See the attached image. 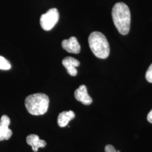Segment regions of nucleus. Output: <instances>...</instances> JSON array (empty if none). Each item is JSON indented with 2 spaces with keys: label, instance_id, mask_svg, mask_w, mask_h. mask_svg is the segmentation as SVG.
Instances as JSON below:
<instances>
[{
  "label": "nucleus",
  "instance_id": "nucleus-1",
  "mask_svg": "<svg viewBox=\"0 0 152 152\" xmlns=\"http://www.w3.org/2000/svg\"><path fill=\"white\" fill-rule=\"evenodd\" d=\"M112 15L114 26L122 35H126L130 31L131 13L128 6L124 2H118L114 5Z\"/></svg>",
  "mask_w": 152,
  "mask_h": 152
},
{
  "label": "nucleus",
  "instance_id": "nucleus-2",
  "mask_svg": "<svg viewBox=\"0 0 152 152\" xmlns=\"http://www.w3.org/2000/svg\"><path fill=\"white\" fill-rule=\"evenodd\" d=\"M49 97L43 93L30 95L25 100V106L28 113L33 115L45 114L49 108Z\"/></svg>",
  "mask_w": 152,
  "mask_h": 152
},
{
  "label": "nucleus",
  "instance_id": "nucleus-3",
  "mask_svg": "<svg viewBox=\"0 0 152 152\" xmlns=\"http://www.w3.org/2000/svg\"><path fill=\"white\" fill-rule=\"evenodd\" d=\"M88 45L92 53L100 59H106L110 53L109 44L103 33L93 32L88 37Z\"/></svg>",
  "mask_w": 152,
  "mask_h": 152
},
{
  "label": "nucleus",
  "instance_id": "nucleus-4",
  "mask_svg": "<svg viewBox=\"0 0 152 152\" xmlns=\"http://www.w3.org/2000/svg\"><path fill=\"white\" fill-rule=\"evenodd\" d=\"M59 19V14L56 8L49 10L40 18V24L45 31H50L55 26Z\"/></svg>",
  "mask_w": 152,
  "mask_h": 152
},
{
  "label": "nucleus",
  "instance_id": "nucleus-5",
  "mask_svg": "<svg viewBox=\"0 0 152 152\" xmlns=\"http://www.w3.org/2000/svg\"><path fill=\"white\" fill-rule=\"evenodd\" d=\"M10 124V118L6 115H3L0 120V141L9 140L12 136V132L9 128Z\"/></svg>",
  "mask_w": 152,
  "mask_h": 152
},
{
  "label": "nucleus",
  "instance_id": "nucleus-6",
  "mask_svg": "<svg viewBox=\"0 0 152 152\" xmlns=\"http://www.w3.org/2000/svg\"><path fill=\"white\" fill-rule=\"evenodd\" d=\"M62 48L67 52L73 54H78L81 51V46L75 37H71L64 39L61 42Z\"/></svg>",
  "mask_w": 152,
  "mask_h": 152
},
{
  "label": "nucleus",
  "instance_id": "nucleus-7",
  "mask_svg": "<svg viewBox=\"0 0 152 152\" xmlns=\"http://www.w3.org/2000/svg\"><path fill=\"white\" fill-rule=\"evenodd\" d=\"M76 100L83 104L88 105L92 103V99L87 92V87L82 85L78 87L74 93Z\"/></svg>",
  "mask_w": 152,
  "mask_h": 152
},
{
  "label": "nucleus",
  "instance_id": "nucleus-8",
  "mask_svg": "<svg viewBox=\"0 0 152 152\" xmlns=\"http://www.w3.org/2000/svg\"><path fill=\"white\" fill-rule=\"evenodd\" d=\"M62 64L65 67L67 72L72 76H76L77 74V70L76 67L78 66L80 63L75 58L67 56L62 61Z\"/></svg>",
  "mask_w": 152,
  "mask_h": 152
},
{
  "label": "nucleus",
  "instance_id": "nucleus-9",
  "mask_svg": "<svg viewBox=\"0 0 152 152\" xmlns=\"http://www.w3.org/2000/svg\"><path fill=\"white\" fill-rule=\"evenodd\" d=\"M26 141L29 145L32 147L33 151L34 152H37L38 148H44L46 145V142L43 140H40L39 136L36 134L28 135L26 138Z\"/></svg>",
  "mask_w": 152,
  "mask_h": 152
},
{
  "label": "nucleus",
  "instance_id": "nucleus-10",
  "mask_svg": "<svg viewBox=\"0 0 152 152\" xmlns=\"http://www.w3.org/2000/svg\"><path fill=\"white\" fill-rule=\"evenodd\" d=\"M75 117V114L72 110L64 111L59 114L58 117V124L60 127H64L68 123Z\"/></svg>",
  "mask_w": 152,
  "mask_h": 152
},
{
  "label": "nucleus",
  "instance_id": "nucleus-11",
  "mask_svg": "<svg viewBox=\"0 0 152 152\" xmlns=\"http://www.w3.org/2000/svg\"><path fill=\"white\" fill-rule=\"evenodd\" d=\"M11 64L10 62L2 56H0V69L2 70H9L11 68Z\"/></svg>",
  "mask_w": 152,
  "mask_h": 152
},
{
  "label": "nucleus",
  "instance_id": "nucleus-12",
  "mask_svg": "<svg viewBox=\"0 0 152 152\" xmlns=\"http://www.w3.org/2000/svg\"><path fill=\"white\" fill-rule=\"evenodd\" d=\"M145 78L147 81L152 83V64L147 70L145 74Z\"/></svg>",
  "mask_w": 152,
  "mask_h": 152
},
{
  "label": "nucleus",
  "instance_id": "nucleus-13",
  "mask_svg": "<svg viewBox=\"0 0 152 152\" xmlns=\"http://www.w3.org/2000/svg\"><path fill=\"white\" fill-rule=\"evenodd\" d=\"M105 152H118L112 145H107L105 147Z\"/></svg>",
  "mask_w": 152,
  "mask_h": 152
},
{
  "label": "nucleus",
  "instance_id": "nucleus-14",
  "mask_svg": "<svg viewBox=\"0 0 152 152\" xmlns=\"http://www.w3.org/2000/svg\"><path fill=\"white\" fill-rule=\"evenodd\" d=\"M147 120L150 123L152 124V109L147 115Z\"/></svg>",
  "mask_w": 152,
  "mask_h": 152
}]
</instances>
